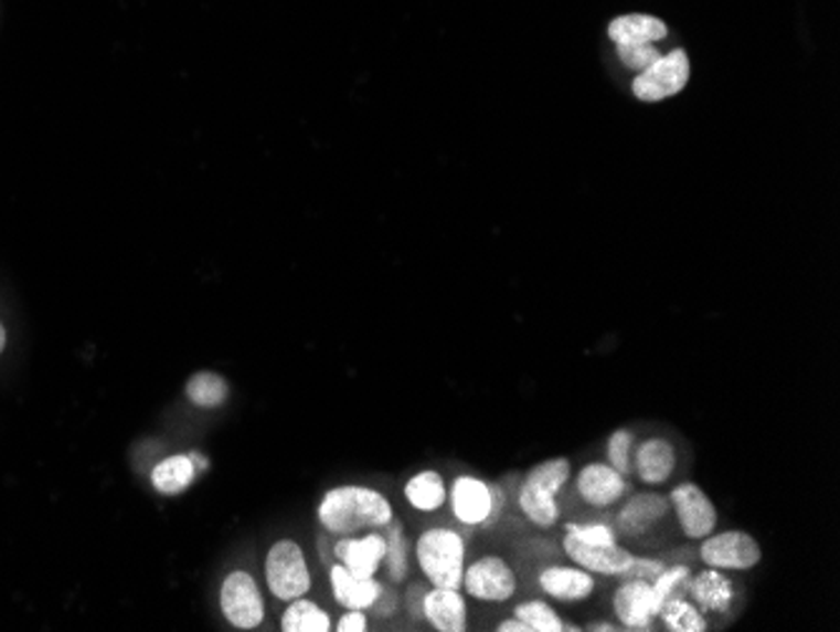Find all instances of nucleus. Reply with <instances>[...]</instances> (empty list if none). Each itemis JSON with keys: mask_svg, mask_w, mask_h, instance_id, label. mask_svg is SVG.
<instances>
[{"mask_svg": "<svg viewBox=\"0 0 840 632\" xmlns=\"http://www.w3.org/2000/svg\"><path fill=\"white\" fill-rule=\"evenodd\" d=\"M194 474H196V466L192 462V456H169L153 468L151 478L159 494L174 496V494H182L187 486L192 484Z\"/></svg>", "mask_w": 840, "mask_h": 632, "instance_id": "b1692460", "label": "nucleus"}, {"mask_svg": "<svg viewBox=\"0 0 840 632\" xmlns=\"http://www.w3.org/2000/svg\"><path fill=\"white\" fill-rule=\"evenodd\" d=\"M340 565H345L352 575L373 577L385 559V537L370 531L365 537H340L336 545Z\"/></svg>", "mask_w": 840, "mask_h": 632, "instance_id": "6ab92c4d", "label": "nucleus"}, {"mask_svg": "<svg viewBox=\"0 0 840 632\" xmlns=\"http://www.w3.org/2000/svg\"><path fill=\"white\" fill-rule=\"evenodd\" d=\"M576 492L594 509H607L621 502L629 492L627 476L607 462H592L576 474Z\"/></svg>", "mask_w": 840, "mask_h": 632, "instance_id": "ddd939ff", "label": "nucleus"}, {"mask_svg": "<svg viewBox=\"0 0 840 632\" xmlns=\"http://www.w3.org/2000/svg\"><path fill=\"white\" fill-rule=\"evenodd\" d=\"M460 587L478 602H509L519 592V577L503 557L486 555L466 567Z\"/></svg>", "mask_w": 840, "mask_h": 632, "instance_id": "6e6552de", "label": "nucleus"}, {"mask_svg": "<svg viewBox=\"0 0 840 632\" xmlns=\"http://www.w3.org/2000/svg\"><path fill=\"white\" fill-rule=\"evenodd\" d=\"M385 559H387V572H391L393 582H401L405 572H408V557H405V535L397 525H387L385 537Z\"/></svg>", "mask_w": 840, "mask_h": 632, "instance_id": "7c9ffc66", "label": "nucleus"}, {"mask_svg": "<svg viewBox=\"0 0 840 632\" xmlns=\"http://www.w3.org/2000/svg\"><path fill=\"white\" fill-rule=\"evenodd\" d=\"M659 608H662V600L657 598L652 580H645V577H627L612 600V610L619 625L637 632L652 630Z\"/></svg>", "mask_w": 840, "mask_h": 632, "instance_id": "9d476101", "label": "nucleus"}, {"mask_svg": "<svg viewBox=\"0 0 840 632\" xmlns=\"http://www.w3.org/2000/svg\"><path fill=\"white\" fill-rule=\"evenodd\" d=\"M336 630L338 632H365L368 630L365 610H348V615L340 618Z\"/></svg>", "mask_w": 840, "mask_h": 632, "instance_id": "473e14b6", "label": "nucleus"}, {"mask_svg": "<svg viewBox=\"0 0 840 632\" xmlns=\"http://www.w3.org/2000/svg\"><path fill=\"white\" fill-rule=\"evenodd\" d=\"M614 49H617V59L621 66L635 71V74L645 71L647 66H652V63L662 56L657 49V43H647V41H617L614 43Z\"/></svg>", "mask_w": 840, "mask_h": 632, "instance_id": "cd10ccee", "label": "nucleus"}, {"mask_svg": "<svg viewBox=\"0 0 840 632\" xmlns=\"http://www.w3.org/2000/svg\"><path fill=\"white\" fill-rule=\"evenodd\" d=\"M635 433L629 429H617L607 439V464H612L617 472L625 476L631 474V456H635Z\"/></svg>", "mask_w": 840, "mask_h": 632, "instance_id": "c85d7f7f", "label": "nucleus"}, {"mask_svg": "<svg viewBox=\"0 0 840 632\" xmlns=\"http://www.w3.org/2000/svg\"><path fill=\"white\" fill-rule=\"evenodd\" d=\"M667 499H670V512H674L677 525H680L682 535L688 539L700 541L717 529V522H720L717 507L700 484L694 482L677 484Z\"/></svg>", "mask_w": 840, "mask_h": 632, "instance_id": "1a4fd4ad", "label": "nucleus"}, {"mask_svg": "<svg viewBox=\"0 0 840 632\" xmlns=\"http://www.w3.org/2000/svg\"><path fill=\"white\" fill-rule=\"evenodd\" d=\"M572 478V462L566 456L544 459L529 468L519 486V509L531 525L539 529H551L562 517L556 496Z\"/></svg>", "mask_w": 840, "mask_h": 632, "instance_id": "f03ea898", "label": "nucleus"}, {"mask_svg": "<svg viewBox=\"0 0 840 632\" xmlns=\"http://www.w3.org/2000/svg\"><path fill=\"white\" fill-rule=\"evenodd\" d=\"M265 575L267 587L273 590L275 598L285 602L305 598L312 584L302 547L293 539H279L277 545H273V549L267 552Z\"/></svg>", "mask_w": 840, "mask_h": 632, "instance_id": "0eeeda50", "label": "nucleus"}, {"mask_svg": "<svg viewBox=\"0 0 840 632\" xmlns=\"http://www.w3.org/2000/svg\"><path fill=\"white\" fill-rule=\"evenodd\" d=\"M564 552L574 565L602 577H621V580L645 577V580H655L664 570L662 559L637 557L627 547H621L619 541H582L564 535Z\"/></svg>", "mask_w": 840, "mask_h": 632, "instance_id": "7ed1b4c3", "label": "nucleus"}, {"mask_svg": "<svg viewBox=\"0 0 840 632\" xmlns=\"http://www.w3.org/2000/svg\"><path fill=\"white\" fill-rule=\"evenodd\" d=\"M450 507L456 519L466 527H481L496 519L501 509V496L491 484L478 476H458L450 489Z\"/></svg>", "mask_w": 840, "mask_h": 632, "instance_id": "9b49d317", "label": "nucleus"}, {"mask_svg": "<svg viewBox=\"0 0 840 632\" xmlns=\"http://www.w3.org/2000/svg\"><path fill=\"white\" fill-rule=\"evenodd\" d=\"M690 577H692V570L688 565H672V567L664 565V570L652 580L657 598L664 602L670 598H677V594H684L688 592Z\"/></svg>", "mask_w": 840, "mask_h": 632, "instance_id": "c756f323", "label": "nucleus"}, {"mask_svg": "<svg viewBox=\"0 0 840 632\" xmlns=\"http://www.w3.org/2000/svg\"><path fill=\"white\" fill-rule=\"evenodd\" d=\"M227 393H230L227 381H224L222 376L210 373V370H199V373L189 378L187 383V399L196 405H204V409H212V405L224 403L227 401Z\"/></svg>", "mask_w": 840, "mask_h": 632, "instance_id": "bb28decb", "label": "nucleus"}, {"mask_svg": "<svg viewBox=\"0 0 840 632\" xmlns=\"http://www.w3.org/2000/svg\"><path fill=\"white\" fill-rule=\"evenodd\" d=\"M690 56L684 49H672L664 56H659L652 66L639 71L631 81V94L642 104H659L664 98L682 94L690 84Z\"/></svg>", "mask_w": 840, "mask_h": 632, "instance_id": "39448f33", "label": "nucleus"}, {"mask_svg": "<svg viewBox=\"0 0 840 632\" xmlns=\"http://www.w3.org/2000/svg\"><path fill=\"white\" fill-rule=\"evenodd\" d=\"M539 587L556 602H584L596 592V580L580 565H549L539 572Z\"/></svg>", "mask_w": 840, "mask_h": 632, "instance_id": "2eb2a0df", "label": "nucleus"}, {"mask_svg": "<svg viewBox=\"0 0 840 632\" xmlns=\"http://www.w3.org/2000/svg\"><path fill=\"white\" fill-rule=\"evenodd\" d=\"M513 615L523 620L529 625L531 632H564V630H574V625H566L564 618L551 608L544 600H527L517 604Z\"/></svg>", "mask_w": 840, "mask_h": 632, "instance_id": "a878e982", "label": "nucleus"}, {"mask_svg": "<svg viewBox=\"0 0 840 632\" xmlns=\"http://www.w3.org/2000/svg\"><path fill=\"white\" fill-rule=\"evenodd\" d=\"M332 630V622L328 612H322L318 604L297 598L290 600V608L283 615V632H328Z\"/></svg>", "mask_w": 840, "mask_h": 632, "instance_id": "393cba45", "label": "nucleus"}, {"mask_svg": "<svg viewBox=\"0 0 840 632\" xmlns=\"http://www.w3.org/2000/svg\"><path fill=\"white\" fill-rule=\"evenodd\" d=\"M564 535L582 539V541H619V535L614 531L609 525H602V522H592V525H564Z\"/></svg>", "mask_w": 840, "mask_h": 632, "instance_id": "2f4dec72", "label": "nucleus"}, {"mask_svg": "<svg viewBox=\"0 0 840 632\" xmlns=\"http://www.w3.org/2000/svg\"><path fill=\"white\" fill-rule=\"evenodd\" d=\"M496 630H499V632H531L527 622L519 620L517 615L509 618V620H501L499 628H496Z\"/></svg>", "mask_w": 840, "mask_h": 632, "instance_id": "72a5a7b5", "label": "nucleus"}, {"mask_svg": "<svg viewBox=\"0 0 840 632\" xmlns=\"http://www.w3.org/2000/svg\"><path fill=\"white\" fill-rule=\"evenodd\" d=\"M677 472V449L670 439L649 436L635 446L631 456V474L647 486H659L670 482Z\"/></svg>", "mask_w": 840, "mask_h": 632, "instance_id": "4468645a", "label": "nucleus"}, {"mask_svg": "<svg viewBox=\"0 0 840 632\" xmlns=\"http://www.w3.org/2000/svg\"><path fill=\"white\" fill-rule=\"evenodd\" d=\"M446 484L444 476L438 472H421L415 474L408 484H405V499H408L415 509L421 512H436L438 507H444L446 502Z\"/></svg>", "mask_w": 840, "mask_h": 632, "instance_id": "5701e85b", "label": "nucleus"}, {"mask_svg": "<svg viewBox=\"0 0 840 632\" xmlns=\"http://www.w3.org/2000/svg\"><path fill=\"white\" fill-rule=\"evenodd\" d=\"M3 348H6V328L3 323H0V354H3Z\"/></svg>", "mask_w": 840, "mask_h": 632, "instance_id": "c9c22d12", "label": "nucleus"}, {"mask_svg": "<svg viewBox=\"0 0 840 632\" xmlns=\"http://www.w3.org/2000/svg\"><path fill=\"white\" fill-rule=\"evenodd\" d=\"M607 35L609 41H647V43H659L670 35V29L662 18L657 15H647V13H627V15H617L614 21L607 25Z\"/></svg>", "mask_w": 840, "mask_h": 632, "instance_id": "412c9836", "label": "nucleus"}, {"mask_svg": "<svg viewBox=\"0 0 840 632\" xmlns=\"http://www.w3.org/2000/svg\"><path fill=\"white\" fill-rule=\"evenodd\" d=\"M415 557L433 587H460L466 570V541L458 531L444 527L423 531L415 545Z\"/></svg>", "mask_w": 840, "mask_h": 632, "instance_id": "20e7f679", "label": "nucleus"}, {"mask_svg": "<svg viewBox=\"0 0 840 632\" xmlns=\"http://www.w3.org/2000/svg\"><path fill=\"white\" fill-rule=\"evenodd\" d=\"M688 594H690V600L704 612V615H708V612L722 615V612H727L730 608H733V602L737 598V590H735V582L730 580V575L725 570L704 567L702 572L690 577Z\"/></svg>", "mask_w": 840, "mask_h": 632, "instance_id": "dca6fc26", "label": "nucleus"}, {"mask_svg": "<svg viewBox=\"0 0 840 632\" xmlns=\"http://www.w3.org/2000/svg\"><path fill=\"white\" fill-rule=\"evenodd\" d=\"M222 612L234 628L252 630L265 620V600H262L257 582L249 572H232L222 584Z\"/></svg>", "mask_w": 840, "mask_h": 632, "instance_id": "f8f14e48", "label": "nucleus"}, {"mask_svg": "<svg viewBox=\"0 0 840 632\" xmlns=\"http://www.w3.org/2000/svg\"><path fill=\"white\" fill-rule=\"evenodd\" d=\"M332 594L336 600L348 610H368L373 608L375 600L381 598L383 587L378 584L373 577H358L352 575L345 565H332L330 570Z\"/></svg>", "mask_w": 840, "mask_h": 632, "instance_id": "aec40b11", "label": "nucleus"}, {"mask_svg": "<svg viewBox=\"0 0 840 632\" xmlns=\"http://www.w3.org/2000/svg\"><path fill=\"white\" fill-rule=\"evenodd\" d=\"M700 559L704 567H715V570L747 572L763 562V547L745 529H715L700 539Z\"/></svg>", "mask_w": 840, "mask_h": 632, "instance_id": "423d86ee", "label": "nucleus"}, {"mask_svg": "<svg viewBox=\"0 0 840 632\" xmlns=\"http://www.w3.org/2000/svg\"><path fill=\"white\" fill-rule=\"evenodd\" d=\"M657 620L670 632H708L710 622L708 615L694 604L690 598L684 594H677V598H670L662 602L659 608Z\"/></svg>", "mask_w": 840, "mask_h": 632, "instance_id": "4be33fe9", "label": "nucleus"}, {"mask_svg": "<svg viewBox=\"0 0 840 632\" xmlns=\"http://www.w3.org/2000/svg\"><path fill=\"white\" fill-rule=\"evenodd\" d=\"M318 519L330 535L350 537L363 529H381L391 525L393 507L381 492L370 489V486L345 484L322 496Z\"/></svg>", "mask_w": 840, "mask_h": 632, "instance_id": "f257e3e1", "label": "nucleus"}, {"mask_svg": "<svg viewBox=\"0 0 840 632\" xmlns=\"http://www.w3.org/2000/svg\"><path fill=\"white\" fill-rule=\"evenodd\" d=\"M423 615L438 632L468 630V604L458 587H433L423 598Z\"/></svg>", "mask_w": 840, "mask_h": 632, "instance_id": "f3484780", "label": "nucleus"}, {"mask_svg": "<svg viewBox=\"0 0 840 632\" xmlns=\"http://www.w3.org/2000/svg\"><path fill=\"white\" fill-rule=\"evenodd\" d=\"M589 630H596V632H614V630H617V628H614L612 625V622H596V625H589Z\"/></svg>", "mask_w": 840, "mask_h": 632, "instance_id": "f704fd0d", "label": "nucleus"}, {"mask_svg": "<svg viewBox=\"0 0 840 632\" xmlns=\"http://www.w3.org/2000/svg\"><path fill=\"white\" fill-rule=\"evenodd\" d=\"M670 514V499L657 492H642L629 496L619 512V531L627 537H639L659 525Z\"/></svg>", "mask_w": 840, "mask_h": 632, "instance_id": "a211bd4d", "label": "nucleus"}]
</instances>
